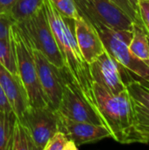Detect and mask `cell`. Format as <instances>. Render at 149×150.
<instances>
[{
  "label": "cell",
  "instance_id": "ffe728a7",
  "mask_svg": "<svg viewBox=\"0 0 149 150\" xmlns=\"http://www.w3.org/2000/svg\"><path fill=\"white\" fill-rule=\"evenodd\" d=\"M78 147L64 133L57 131L47 142L43 150H76Z\"/></svg>",
  "mask_w": 149,
  "mask_h": 150
},
{
  "label": "cell",
  "instance_id": "7c38bea8",
  "mask_svg": "<svg viewBox=\"0 0 149 150\" xmlns=\"http://www.w3.org/2000/svg\"><path fill=\"white\" fill-rule=\"evenodd\" d=\"M57 116L58 130L64 133L77 147L111 137L109 130L104 125L76 121L63 116L58 112Z\"/></svg>",
  "mask_w": 149,
  "mask_h": 150
},
{
  "label": "cell",
  "instance_id": "277c9868",
  "mask_svg": "<svg viewBox=\"0 0 149 150\" xmlns=\"http://www.w3.org/2000/svg\"><path fill=\"white\" fill-rule=\"evenodd\" d=\"M32 48L42 53L55 67L64 66L63 59L43 9V4L28 18L15 24Z\"/></svg>",
  "mask_w": 149,
  "mask_h": 150
},
{
  "label": "cell",
  "instance_id": "52a82bcc",
  "mask_svg": "<svg viewBox=\"0 0 149 150\" xmlns=\"http://www.w3.org/2000/svg\"><path fill=\"white\" fill-rule=\"evenodd\" d=\"M80 16L92 25L132 31L133 21L112 0H74Z\"/></svg>",
  "mask_w": 149,
  "mask_h": 150
},
{
  "label": "cell",
  "instance_id": "9a60e30c",
  "mask_svg": "<svg viewBox=\"0 0 149 150\" xmlns=\"http://www.w3.org/2000/svg\"><path fill=\"white\" fill-rule=\"evenodd\" d=\"M133 35L128 45L129 50L133 56L149 64V42L148 38L143 28L139 25L133 23Z\"/></svg>",
  "mask_w": 149,
  "mask_h": 150
},
{
  "label": "cell",
  "instance_id": "44dd1931",
  "mask_svg": "<svg viewBox=\"0 0 149 150\" xmlns=\"http://www.w3.org/2000/svg\"><path fill=\"white\" fill-rule=\"evenodd\" d=\"M50 2L61 14L67 18L76 19L80 16L74 0H50Z\"/></svg>",
  "mask_w": 149,
  "mask_h": 150
},
{
  "label": "cell",
  "instance_id": "7402d4cb",
  "mask_svg": "<svg viewBox=\"0 0 149 150\" xmlns=\"http://www.w3.org/2000/svg\"><path fill=\"white\" fill-rule=\"evenodd\" d=\"M112 1L115 3L123 11H125L135 24L141 26L138 8L130 0H112Z\"/></svg>",
  "mask_w": 149,
  "mask_h": 150
},
{
  "label": "cell",
  "instance_id": "7a4b0ae2",
  "mask_svg": "<svg viewBox=\"0 0 149 150\" xmlns=\"http://www.w3.org/2000/svg\"><path fill=\"white\" fill-rule=\"evenodd\" d=\"M92 90L97 111L104 126L109 130L111 138L121 144L140 143L127 89L119 94H112L93 82Z\"/></svg>",
  "mask_w": 149,
  "mask_h": 150
},
{
  "label": "cell",
  "instance_id": "4316f807",
  "mask_svg": "<svg viewBox=\"0 0 149 150\" xmlns=\"http://www.w3.org/2000/svg\"><path fill=\"white\" fill-rule=\"evenodd\" d=\"M137 79H138L139 82L143 85V87H144L145 89H147L148 91H149V78L148 79H147V80H145V79H141V78L137 77Z\"/></svg>",
  "mask_w": 149,
  "mask_h": 150
},
{
  "label": "cell",
  "instance_id": "3957f363",
  "mask_svg": "<svg viewBox=\"0 0 149 150\" xmlns=\"http://www.w3.org/2000/svg\"><path fill=\"white\" fill-rule=\"evenodd\" d=\"M18 75L27 94L29 105L34 107L49 106L48 100L41 88L32 51L23 33L15 24L9 30Z\"/></svg>",
  "mask_w": 149,
  "mask_h": 150
},
{
  "label": "cell",
  "instance_id": "cb8c5ba5",
  "mask_svg": "<svg viewBox=\"0 0 149 150\" xmlns=\"http://www.w3.org/2000/svg\"><path fill=\"white\" fill-rule=\"evenodd\" d=\"M15 2L16 0H0V18H8L10 10Z\"/></svg>",
  "mask_w": 149,
  "mask_h": 150
},
{
  "label": "cell",
  "instance_id": "2e32d148",
  "mask_svg": "<svg viewBox=\"0 0 149 150\" xmlns=\"http://www.w3.org/2000/svg\"><path fill=\"white\" fill-rule=\"evenodd\" d=\"M8 150H39L26 127L16 118Z\"/></svg>",
  "mask_w": 149,
  "mask_h": 150
},
{
  "label": "cell",
  "instance_id": "e0dca14e",
  "mask_svg": "<svg viewBox=\"0 0 149 150\" xmlns=\"http://www.w3.org/2000/svg\"><path fill=\"white\" fill-rule=\"evenodd\" d=\"M43 0H16L10 10L8 18L12 24L25 20L42 7Z\"/></svg>",
  "mask_w": 149,
  "mask_h": 150
},
{
  "label": "cell",
  "instance_id": "30bf717a",
  "mask_svg": "<svg viewBox=\"0 0 149 150\" xmlns=\"http://www.w3.org/2000/svg\"><path fill=\"white\" fill-rule=\"evenodd\" d=\"M133 113L135 130L140 137V143H149V91L132 75L126 83Z\"/></svg>",
  "mask_w": 149,
  "mask_h": 150
},
{
  "label": "cell",
  "instance_id": "ba28073f",
  "mask_svg": "<svg viewBox=\"0 0 149 150\" xmlns=\"http://www.w3.org/2000/svg\"><path fill=\"white\" fill-rule=\"evenodd\" d=\"M92 81L112 94H119L126 89V83L133 73L112 58L106 51L90 64Z\"/></svg>",
  "mask_w": 149,
  "mask_h": 150
},
{
  "label": "cell",
  "instance_id": "d6986e66",
  "mask_svg": "<svg viewBox=\"0 0 149 150\" xmlns=\"http://www.w3.org/2000/svg\"><path fill=\"white\" fill-rule=\"evenodd\" d=\"M0 63L9 71L17 74L14 49L9 35L0 39Z\"/></svg>",
  "mask_w": 149,
  "mask_h": 150
},
{
  "label": "cell",
  "instance_id": "5bb4252c",
  "mask_svg": "<svg viewBox=\"0 0 149 150\" xmlns=\"http://www.w3.org/2000/svg\"><path fill=\"white\" fill-rule=\"evenodd\" d=\"M0 85L17 118L30 105L25 87L18 74L9 71L0 63Z\"/></svg>",
  "mask_w": 149,
  "mask_h": 150
},
{
  "label": "cell",
  "instance_id": "8fae6325",
  "mask_svg": "<svg viewBox=\"0 0 149 150\" xmlns=\"http://www.w3.org/2000/svg\"><path fill=\"white\" fill-rule=\"evenodd\" d=\"M32 51L36 64L39 80L48 100L49 106L54 110H57L62 93L60 69L50 62L40 51L34 48H32Z\"/></svg>",
  "mask_w": 149,
  "mask_h": 150
},
{
  "label": "cell",
  "instance_id": "f546056e",
  "mask_svg": "<svg viewBox=\"0 0 149 150\" xmlns=\"http://www.w3.org/2000/svg\"><path fill=\"white\" fill-rule=\"evenodd\" d=\"M138 1H139V0H138Z\"/></svg>",
  "mask_w": 149,
  "mask_h": 150
},
{
  "label": "cell",
  "instance_id": "484cf974",
  "mask_svg": "<svg viewBox=\"0 0 149 150\" xmlns=\"http://www.w3.org/2000/svg\"><path fill=\"white\" fill-rule=\"evenodd\" d=\"M0 111H4V112H11V106L10 103L8 102L7 98L4 95V92L0 85Z\"/></svg>",
  "mask_w": 149,
  "mask_h": 150
},
{
  "label": "cell",
  "instance_id": "5b68a950",
  "mask_svg": "<svg viewBox=\"0 0 149 150\" xmlns=\"http://www.w3.org/2000/svg\"><path fill=\"white\" fill-rule=\"evenodd\" d=\"M104 45L105 51L118 62L141 79L149 78V66L136 58L129 50L133 32L126 30H114L104 25H92Z\"/></svg>",
  "mask_w": 149,
  "mask_h": 150
},
{
  "label": "cell",
  "instance_id": "ac0fdd59",
  "mask_svg": "<svg viewBox=\"0 0 149 150\" xmlns=\"http://www.w3.org/2000/svg\"><path fill=\"white\" fill-rule=\"evenodd\" d=\"M16 118L13 111H0V150H8Z\"/></svg>",
  "mask_w": 149,
  "mask_h": 150
},
{
  "label": "cell",
  "instance_id": "4fadbf2b",
  "mask_svg": "<svg viewBox=\"0 0 149 150\" xmlns=\"http://www.w3.org/2000/svg\"><path fill=\"white\" fill-rule=\"evenodd\" d=\"M75 34L84 60L90 64L105 51L102 40L96 28L82 16L74 19Z\"/></svg>",
  "mask_w": 149,
  "mask_h": 150
},
{
  "label": "cell",
  "instance_id": "83f0119b",
  "mask_svg": "<svg viewBox=\"0 0 149 150\" xmlns=\"http://www.w3.org/2000/svg\"><path fill=\"white\" fill-rule=\"evenodd\" d=\"M130 1H131V2H132V3L136 6V7H137V8H138V0H130Z\"/></svg>",
  "mask_w": 149,
  "mask_h": 150
},
{
  "label": "cell",
  "instance_id": "9c48e42d",
  "mask_svg": "<svg viewBox=\"0 0 149 150\" xmlns=\"http://www.w3.org/2000/svg\"><path fill=\"white\" fill-rule=\"evenodd\" d=\"M18 119L26 127L39 150L44 149L48 140L58 131L57 112L50 106L29 105Z\"/></svg>",
  "mask_w": 149,
  "mask_h": 150
},
{
  "label": "cell",
  "instance_id": "d4e9b609",
  "mask_svg": "<svg viewBox=\"0 0 149 150\" xmlns=\"http://www.w3.org/2000/svg\"><path fill=\"white\" fill-rule=\"evenodd\" d=\"M12 22L5 18H0V39L6 38L9 35V30Z\"/></svg>",
  "mask_w": 149,
  "mask_h": 150
},
{
  "label": "cell",
  "instance_id": "f1b7e54d",
  "mask_svg": "<svg viewBox=\"0 0 149 150\" xmlns=\"http://www.w3.org/2000/svg\"><path fill=\"white\" fill-rule=\"evenodd\" d=\"M148 66H149V64H148Z\"/></svg>",
  "mask_w": 149,
  "mask_h": 150
},
{
  "label": "cell",
  "instance_id": "6da1fadb",
  "mask_svg": "<svg viewBox=\"0 0 149 150\" xmlns=\"http://www.w3.org/2000/svg\"><path fill=\"white\" fill-rule=\"evenodd\" d=\"M43 9L61 54L64 66L68 69L78 89L97 110L90 64L84 60L78 47L74 19L61 14L50 0H43Z\"/></svg>",
  "mask_w": 149,
  "mask_h": 150
},
{
  "label": "cell",
  "instance_id": "8992f818",
  "mask_svg": "<svg viewBox=\"0 0 149 150\" xmlns=\"http://www.w3.org/2000/svg\"><path fill=\"white\" fill-rule=\"evenodd\" d=\"M60 72L62 93L56 111L76 121L104 125L97 111L78 89L68 69L63 66L60 69Z\"/></svg>",
  "mask_w": 149,
  "mask_h": 150
},
{
  "label": "cell",
  "instance_id": "603a6c76",
  "mask_svg": "<svg viewBox=\"0 0 149 150\" xmlns=\"http://www.w3.org/2000/svg\"><path fill=\"white\" fill-rule=\"evenodd\" d=\"M138 11L141 27L143 28L149 40V0H139Z\"/></svg>",
  "mask_w": 149,
  "mask_h": 150
}]
</instances>
